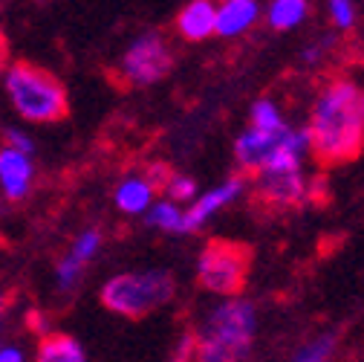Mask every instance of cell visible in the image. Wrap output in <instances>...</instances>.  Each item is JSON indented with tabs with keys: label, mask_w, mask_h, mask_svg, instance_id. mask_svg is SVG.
Returning <instances> with one entry per match:
<instances>
[{
	"label": "cell",
	"mask_w": 364,
	"mask_h": 362,
	"mask_svg": "<svg viewBox=\"0 0 364 362\" xmlns=\"http://www.w3.org/2000/svg\"><path fill=\"white\" fill-rule=\"evenodd\" d=\"M304 133L318 165L338 168L355 162L364 151V110L358 87L344 78L330 81L318 93Z\"/></svg>",
	"instance_id": "6da1fadb"
},
{
	"label": "cell",
	"mask_w": 364,
	"mask_h": 362,
	"mask_svg": "<svg viewBox=\"0 0 364 362\" xmlns=\"http://www.w3.org/2000/svg\"><path fill=\"white\" fill-rule=\"evenodd\" d=\"M255 307L246 299L217 304L194 331L197 362H243L255 342Z\"/></svg>",
	"instance_id": "7a4b0ae2"
},
{
	"label": "cell",
	"mask_w": 364,
	"mask_h": 362,
	"mask_svg": "<svg viewBox=\"0 0 364 362\" xmlns=\"http://www.w3.org/2000/svg\"><path fill=\"white\" fill-rule=\"evenodd\" d=\"M4 90L21 119L47 125L70 113V96L61 78L32 61H18L4 73Z\"/></svg>",
	"instance_id": "3957f363"
},
{
	"label": "cell",
	"mask_w": 364,
	"mask_h": 362,
	"mask_svg": "<svg viewBox=\"0 0 364 362\" xmlns=\"http://www.w3.org/2000/svg\"><path fill=\"white\" fill-rule=\"evenodd\" d=\"M176 293V281L165 269H145V273H122L105 281L102 304L124 319L139 322L145 316L165 307Z\"/></svg>",
	"instance_id": "277c9868"
},
{
	"label": "cell",
	"mask_w": 364,
	"mask_h": 362,
	"mask_svg": "<svg viewBox=\"0 0 364 362\" xmlns=\"http://www.w3.org/2000/svg\"><path fill=\"white\" fill-rule=\"evenodd\" d=\"M252 269V247L232 238H211L197 261V281L214 296L237 299Z\"/></svg>",
	"instance_id": "5b68a950"
},
{
	"label": "cell",
	"mask_w": 364,
	"mask_h": 362,
	"mask_svg": "<svg viewBox=\"0 0 364 362\" xmlns=\"http://www.w3.org/2000/svg\"><path fill=\"white\" fill-rule=\"evenodd\" d=\"M306 197V180L301 174L298 154H281L255 174V203L269 212L301 206Z\"/></svg>",
	"instance_id": "8992f818"
},
{
	"label": "cell",
	"mask_w": 364,
	"mask_h": 362,
	"mask_svg": "<svg viewBox=\"0 0 364 362\" xmlns=\"http://www.w3.org/2000/svg\"><path fill=\"white\" fill-rule=\"evenodd\" d=\"M173 70V53L165 35L145 32L124 50L119 61V81L127 87H148L162 81Z\"/></svg>",
	"instance_id": "52a82bcc"
},
{
	"label": "cell",
	"mask_w": 364,
	"mask_h": 362,
	"mask_svg": "<svg viewBox=\"0 0 364 362\" xmlns=\"http://www.w3.org/2000/svg\"><path fill=\"white\" fill-rule=\"evenodd\" d=\"M306 148V133L304 130H289L287 125L278 128V130H246L243 137L235 143V157H237V165L243 174H257L263 171L275 157L281 154H298L304 157Z\"/></svg>",
	"instance_id": "ba28073f"
},
{
	"label": "cell",
	"mask_w": 364,
	"mask_h": 362,
	"mask_svg": "<svg viewBox=\"0 0 364 362\" xmlns=\"http://www.w3.org/2000/svg\"><path fill=\"white\" fill-rule=\"evenodd\" d=\"M32 180H35L32 157L0 145V192H4V197L12 203L26 200L32 192Z\"/></svg>",
	"instance_id": "9c48e42d"
},
{
	"label": "cell",
	"mask_w": 364,
	"mask_h": 362,
	"mask_svg": "<svg viewBox=\"0 0 364 362\" xmlns=\"http://www.w3.org/2000/svg\"><path fill=\"white\" fill-rule=\"evenodd\" d=\"M240 192H243V177H232L225 186H220V189L203 195L186 214H182V232H194V229H200V226H203L217 209H223L229 200H235Z\"/></svg>",
	"instance_id": "30bf717a"
},
{
	"label": "cell",
	"mask_w": 364,
	"mask_h": 362,
	"mask_svg": "<svg viewBox=\"0 0 364 362\" xmlns=\"http://www.w3.org/2000/svg\"><path fill=\"white\" fill-rule=\"evenodd\" d=\"M214 21H217V6L211 0H191L176 12V32L197 43L205 41L208 35H214Z\"/></svg>",
	"instance_id": "8fae6325"
},
{
	"label": "cell",
	"mask_w": 364,
	"mask_h": 362,
	"mask_svg": "<svg viewBox=\"0 0 364 362\" xmlns=\"http://www.w3.org/2000/svg\"><path fill=\"white\" fill-rule=\"evenodd\" d=\"M260 15V6L255 0H229V4L217 6V21H214V32L223 38H232L246 32Z\"/></svg>",
	"instance_id": "7c38bea8"
},
{
	"label": "cell",
	"mask_w": 364,
	"mask_h": 362,
	"mask_svg": "<svg viewBox=\"0 0 364 362\" xmlns=\"http://www.w3.org/2000/svg\"><path fill=\"white\" fill-rule=\"evenodd\" d=\"M35 362H87V353L81 342L70 333H43Z\"/></svg>",
	"instance_id": "4fadbf2b"
},
{
	"label": "cell",
	"mask_w": 364,
	"mask_h": 362,
	"mask_svg": "<svg viewBox=\"0 0 364 362\" xmlns=\"http://www.w3.org/2000/svg\"><path fill=\"white\" fill-rule=\"evenodd\" d=\"M113 200H116V209L124 212V214H142V212L151 209L154 192L148 189V183L142 177H127V180L119 183Z\"/></svg>",
	"instance_id": "5bb4252c"
},
{
	"label": "cell",
	"mask_w": 364,
	"mask_h": 362,
	"mask_svg": "<svg viewBox=\"0 0 364 362\" xmlns=\"http://www.w3.org/2000/svg\"><path fill=\"white\" fill-rule=\"evenodd\" d=\"M309 12V4L306 0H275V4H269L266 9V21L272 29H292L298 26Z\"/></svg>",
	"instance_id": "9a60e30c"
},
{
	"label": "cell",
	"mask_w": 364,
	"mask_h": 362,
	"mask_svg": "<svg viewBox=\"0 0 364 362\" xmlns=\"http://www.w3.org/2000/svg\"><path fill=\"white\" fill-rule=\"evenodd\" d=\"M336 345H338V333L336 331L321 333L318 339H312L309 345H304L289 362H330L333 353H336Z\"/></svg>",
	"instance_id": "2e32d148"
},
{
	"label": "cell",
	"mask_w": 364,
	"mask_h": 362,
	"mask_svg": "<svg viewBox=\"0 0 364 362\" xmlns=\"http://www.w3.org/2000/svg\"><path fill=\"white\" fill-rule=\"evenodd\" d=\"M84 267H87V264H81L75 255L67 252V255L55 264V281H58V290H64V293L75 290L78 281H81V276H84Z\"/></svg>",
	"instance_id": "e0dca14e"
},
{
	"label": "cell",
	"mask_w": 364,
	"mask_h": 362,
	"mask_svg": "<svg viewBox=\"0 0 364 362\" xmlns=\"http://www.w3.org/2000/svg\"><path fill=\"white\" fill-rule=\"evenodd\" d=\"M278 128H284V119H281L278 108L272 105L269 99H263V102H257L252 108V130L269 133V130H278Z\"/></svg>",
	"instance_id": "ac0fdd59"
},
{
	"label": "cell",
	"mask_w": 364,
	"mask_h": 362,
	"mask_svg": "<svg viewBox=\"0 0 364 362\" xmlns=\"http://www.w3.org/2000/svg\"><path fill=\"white\" fill-rule=\"evenodd\" d=\"M148 223L159 226V229H168V232H182V212L173 203H156L148 212Z\"/></svg>",
	"instance_id": "d6986e66"
},
{
	"label": "cell",
	"mask_w": 364,
	"mask_h": 362,
	"mask_svg": "<svg viewBox=\"0 0 364 362\" xmlns=\"http://www.w3.org/2000/svg\"><path fill=\"white\" fill-rule=\"evenodd\" d=\"M176 174L171 171V165L168 162H151L148 168H145V183H148V189L154 192V195H162V192H168V186H171V180H173Z\"/></svg>",
	"instance_id": "ffe728a7"
},
{
	"label": "cell",
	"mask_w": 364,
	"mask_h": 362,
	"mask_svg": "<svg viewBox=\"0 0 364 362\" xmlns=\"http://www.w3.org/2000/svg\"><path fill=\"white\" fill-rule=\"evenodd\" d=\"M99 247H102V232H99V229H87V232H81V235L75 238L70 255H75L81 264H87L90 258L99 252Z\"/></svg>",
	"instance_id": "44dd1931"
},
{
	"label": "cell",
	"mask_w": 364,
	"mask_h": 362,
	"mask_svg": "<svg viewBox=\"0 0 364 362\" xmlns=\"http://www.w3.org/2000/svg\"><path fill=\"white\" fill-rule=\"evenodd\" d=\"M330 15H333V24L341 26V29H350L355 24V9L350 0H333L330 4Z\"/></svg>",
	"instance_id": "7402d4cb"
},
{
	"label": "cell",
	"mask_w": 364,
	"mask_h": 362,
	"mask_svg": "<svg viewBox=\"0 0 364 362\" xmlns=\"http://www.w3.org/2000/svg\"><path fill=\"white\" fill-rule=\"evenodd\" d=\"M4 145L12 148V151H18V154H26V157H32V151H35V143L26 137L23 130H15V128H6V133H4Z\"/></svg>",
	"instance_id": "603a6c76"
},
{
	"label": "cell",
	"mask_w": 364,
	"mask_h": 362,
	"mask_svg": "<svg viewBox=\"0 0 364 362\" xmlns=\"http://www.w3.org/2000/svg\"><path fill=\"white\" fill-rule=\"evenodd\" d=\"M168 195H171V200H191L194 195H197V186H194V180L191 177H173L171 180V186H168Z\"/></svg>",
	"instance_id": "cb8c5ba5"
},
{
	"label": "cell",
	"mask_w": 364,
	"mask_h": 362,
	"mask_svg": "<svg viewBox=\"0 0 364 362\" xmlns=\"http://www.w3.org/2000/svg\"><path fill=\"white\" fill-rule=\"evenodd\" d=\"M173 362H197V339H194V331H188L186 336L179 339Z\"/></svg>",
	"instance_id": "d4e9b609"
},
{
	"label": "cell",
	"mask_w": 364,
	"mask_h": 362,
	"mask_svg": "<svg viewBox=\"0 0 364 362\" xmlns=\"http://www.w3.org/2000/svg\"><path fill=\"white\" fill-rule=\"evenodd\" d=\"M0 362H23V353L18 348H0Z\"/></svg>",
	"instance_id": "484cf974"
},
{
	"label": "cell",
	"mask_w": 364,
	"mask_h": 362,
	"mask_svg": "<svg viewBox=\"0 0 364 362\" xmlns=\"http://www.w3.org/2000/svg\"><path fill=\"white\" fill-rule=\"evenodd\" d=\"M4 310H6V296H4V290H0V316H4Z\"/></svg>",
	"instance_id": "4316f807"
},
{
	"label": "cell",
	"mask_w": 364,
	"mask_h": 362,
	"mask_svg": "<svg viewBox=\"0 0 364 362\" xmlns=\"http://www.w3.org/2000/svg\"><path fill=\"white\" fill-rule=\"evenodd\" d=\"M361 110H364V96H361Z\"/></svg>",
	"instance_id": "83f0119b"
}]
</instances>
